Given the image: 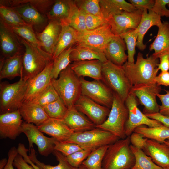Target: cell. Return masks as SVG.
<instances>
[{"instance_id": "cell-27", "label": "cell", "mask_w": 169, "mask_h": 169, "mask_svg": "<svg viewBox=\"0 0 169 169\" xmlns=\"http://www.w3.org/2000/svg\"><path fill=\"white\" fill-rule=\"evenodd\" d=\"M63 120L74 132H83L95 128V125L74 106L68 109Z\"/></svg>"}, {"instance_id": "cell-14", "label": "cell", "mask_w": 169, "mask_h": 169, "mask_svg": "<svg viewBox=\"0 0 169 169\" xmlns=\"http://www.w3.org/2000/svg\"><path fill=\"white\" fill-rule=\"evenodd\" d=\"M22 131L28 138L30 150L33 147V144H35L42 156H47L53 153L55 143L57 140L53 137H48L44 136L37 126L33 124L23 122Z\"/></svg>"}, {"instance_id": "cell-62", "label": "cell", "mask_w": 169, "mask_h": 169, "mask_svg": "<svg viewBox=\"0 0 169 169\" xmlns=\"http://www.w3.org/2000/svg\"><path fill=\"white\" fill-rule=\"evenodd\" d=\"M164 143L169 146V139L166 140Z\"/></svg>"}, {"instance_id": "cell-39", "label": "cell", "mask_w": 169, "mask_h": 169, "mask_svg": "<svg viewBox=\"0 0 169 169\" xmlns=\"http://www.w3.org/2000/svg\"><path fill=\"white\" fill-rule=\"evenodd\" d=\"M0 19L10 27L29 25L12 7L0 5Z\"/></svg>"}, {"instance_id": "cell-53", "label": "cell", "mask_w": 169, "mask_h": 169, "mask_svg": "<svg viewBox=\"0 0 169 169\" xmlns=\"http://www.w3.org/2000/svg\"><path fill=\"white\" fill-rule=\"evenodd\" d=\"M129 2L137 10L143 11L151 10L155 3L154 0H129Z\"/></svg>"}, {"instance_id": "cell-55", "label": "cell", "mask_w": 169, "mask_h": 169, "mask_svg": "<svg viewBox=\"0 0 169 169\" xmlns=\"http://www.w3.org/2000/svg\"><path fill=\"white\" fill-rule=\"evenodd\" d=\"M18 153L21 155L25 160L29 164L31 165L35 169H41L37 166L29 158L27 152L29 150L26 148L24 145L20 143L17 148Z\"/></svg>"}, {"instance_id": "cell-46", "label": "cell", "mask_w": 169, "mask_h": 169, "mask_svg": "<svg viewBox=\"0 0 169 169\" xmlns=\"http://www.w3.org/2000/svg\"><path fill=\"white\" fill-rule=\"evenodd\" d=\"M82 150L80 146L75 143L57 141L55 143L54 150L61 152L66 156Z\"/></svg>"}, {"instance_id": "cell-41", "label": "cell", "mask_w": 169, "mask_h": 169, "mask_svg": "<svg viewBox=\"0 0 169 169\" xmlns=\"http://www.w3.org/2000/svg\"><path fill=\"white\" fill-rule=\"evenodd\" d=\"M119 36L123 39L126 45L128 53L127 62L130 63H134V56L138 37L137 28L128 30Z\"/></svg>"}, {"instance_id": "cell-32", "label": "cell", "mask_w": 169, "mask_h": 169, "mask_svg": "<svg viewBox=\"0 0 169 169\" xmlns=\"http://www.w3.org/2000/svg\"><path fill=\"white\" fill-rule=\"evenodd\" d=\"M158 28L157 35L149 48L150 51H154L152 54L157 58L161 54L169 51V22L164 21Z\"/></svg>"}, {"instance_id": "cell-13", "label": "cell", "mask_w": 169, "mask_h": 169, "mask_svg": "<svg viewBox=\"0 0 169 169\" xmlns=\"http://www.w3.org/2000/svg\"><path fill=\"white\" fill-rule=\"evenodd\" d=\"M161 90V86L153 82L133 86L131 92L143 106V113L146 115L159 112L160 105L157 102L156 97Z\"/></svg>"}, {"instance_id": "cell-6", "label": "cell", "mask_w": 169, "mask_h": 169, "mask_svg": "<svg viewBox=\"0 0 169 169\" xmlns=\"http://www.w3.org/2000/svg\"><path fill=\"white\" fill-rule=\"evenodd\" d=\"M28 79L22 77L12 84H0V114L18 110L23 102Z\"/></svg>"}, {"instance_id": "cell-1", "label": "cell", "mask_w": 169, "mask_h": 169, "mask_svg": "<svg viewBox=\"0 0 169 169\" xmlns=\"http://www.w3.org/2000/svg\"><path fill=\"white\" fill-rule=\"evenodd\" d=\"M159 59L152 54L145 58L138 52L135 63L126 62L122 66L132 86L154 82L159 70Z\"/></svg>"}, {"instance_id": "cell-37", "label": "cell", "mask_w": 169, "mask_h": 169, "mask_svg": "<svg viewBox=\"0 0 169 169\" xmlns=\"http://www.w3.org/2000/svg\"><path fill=\"white\" fill-rule=\"evenodd\" d=\"M71 10L67 23L80 33L87 30L85 23V15L78 8L74 0H70Z\"/></svg>"}, {"instance_id": "cell-18", "label": "cell", "mask_w": 169, "mask_h": 169, "mask_svg": "<svg viewBox=\"0 0 169 169\" xmlns=\"http://www.w3.org/2000/svg\"><path fill=\"white\" fill-rule=\"evenodd\" d=\"M22 118L18 110L0 114L1 138L15 139L22 133Z\"/></svg>"}, {"instance_id": "cell-45", "label": "cell", "mask_w": 169, "mask_h": 169, "mask_svg": "<svg viewBox=\"0 0 169 169\" xmlns=\"http://www.w3.org/2000/svg\"><path fill=\"white\" fill-rule=\"evenodd\" d=\"M74 1L78 8L84 13L104 17L100 5V0Z\"/></svg>"}, {"instance_id": "cell-61", "label": "cell", "mask_w": 169, "mask_h": 169, "mask_svg": "<svg viewBox=\"0 0 169 169\" xmlns=\"http://www.w3.org/2000/svg\"><path fill=\"white\" fill-rule=\"evenodd\" d=\"M79 169H87V168L83 165L81 164L79 167Z\"/></svg>"}, {"instance_id": "cell-40", "label": "cell", "mask_w": 169, "mask_h": 169, "mask_svg": "<svg viewBox=\"0 0 169 169\" xmlns=\"http://www.w3.org/2000/svg\"><path fill=\"white\" fill-rule=\"evenodd\" d=\"M109 146H104L92 151L82 164L87 169H102L103 160Z\"/></svg>"}, {"instance_id": "cell-60", "label": "cell", "mask_w": 169, "mask_h": 169, "mask_svg": "<svg viewBox=\"0 0 169 169\" xmlns=\"http://www.w3.org/2000/svg\"><path fill=\"white\" fill-rule=\"evenodd\" d=\"M8 161V160L6 158H3L0 160V169H3L6 165Z\"/></svg>"}, {"instance_id": "cell-24", "label": "cell", "mask_w": 169, "mask_h": 169, "mask_svg": "<svg viewBox=\"0 0 169 169\" xmlns=\"http://www.w3.org/2000/svg\"><path fill=\"white\" fill-rule=\"evenodd\" d=\"M103 63L97 59L74 61L70 67L79 78L88 77L94 80H102Z\"/></svg>"}, {"instance_id": "cell-47", "label": "cell", "mask_w": 169, "mask_h": 169, "mask_svg": "<svg viewBox=\"0 0 169 169\" xmlns=\"http://www.w3.org/2000/svg\"><path fill=\"white\" fill-rule=\"evenodd\" d=\"M92 151L83 149L66 156V159L72 166L79 168Z\"/></svg>"}, {"instance_id": "cell-38", "label": "cell", "mask_w": 169, "mask_h": 169, "mask_svg": "<svg viewBox=\"0 0 169 169\" xmlns=\"http://www.w3.org/2000/svg\"><path fill=\"white\" fill-rule=\"evenodd\" d=\"M72 46L66 49L54 59L51 74L52 79H57L60 72L70 64V54L74 48Z\"/></svg>"}, {"instance_id": "cell-43", "label": "cell", "mask_w": 169, "mask_h": 169, "mask_svg": "<svg viewBox=\"0 0 169 169\" xmlns=\"http://www.w3.org/2000/svg\"><path fill=\"white\" fill-rule=\"evenodd\" d=\"M10 27L18 36L27 42L33 45L41 47V43L38 39L36 33L31 25H27Z\"/></svg>"}, {"instance_id": "cell-22", "label": "cell", "mask_w": 169, "mask_h": 169, "mask_svg": "<svg viewBox=\"0 0 169 169\" xmlns=\"http://www.w3.org/2000/svg\"><path fill=\"white\" fill-rule=\"evenodd\" d=\"M125 44L119 35H115L108 43L104 51L107 60L114 64L122 66L127 61L128 55Z\"/></svg>"}, {"instance_id": "cell-19", "label": "cell", "mask_w": 169, "mask_h": 169, "mask_svg": "<svg viewBox=\"0 0 169 169\" xmlns=\"http://www.w3.org/2000/svg\"><path fill=\"white\" fill-rule=\"evenodd\" d=\"M53 64V61L40 73L28 79L23 102L32 101L51 83Z\"/></svg>"}, {"instance_id": "cell-28", "label": "cell", "mask_w": 169, "mask_h": 169, "mask_svg": "<svg viewBox=\"0 0 169 169\" xmlns=\"http://www.w3.org/2000/svg\"><path fill=\"white\" fill-rule=\"evenodd\" d=\"M161 17L151 10H145L143 12L141 19L137 28L138 37L136 46L139 49L143 51L146 45L143 43L144 37L148 30L152 27H159L162 24Z\"/></svg>"}, {"instance_id": "cell-23", "label": "cell", "mask_w": 169, "mask_h": 169, "mask_svg": "<svg viewBox=\"0 0 169 169\" xmlns=\"http://www.w3.org/2000/svg\"><path fill=\"white\" fill-rule=\"evenodd\" d=\"M143 151L157 165L169 168V146L165 143L148 139Z\"/></svg>"}, {"instance_id": "cell-11", "label": "cell", "mask_w": 169, "mask_h": 169, "mask_svg": "<svg viewBox=\"0 0 169 169\" xmlns=\"http://www.w3.org/2000/svg\"><path fill=\"white\" fill-rule=\"evenodd\" d=\"M107 23L95 29L80 33L76 45L87 47L104 52L108 43L115 36Z\"/></svg>"}, {"instance_id": "cell-49", "label": "cell", "mask_w": 169, "mask_h": 169, "mask_svg": "<svg viewBox=\"0 0 169 169\" xmlns=\"http://www.w3.org/2000/svg\"><path fill=\"white\" fill-rule=\"evenodd\" d=\"M55 0H27V2L42 14L47 16Z\"/></svg>"}, {"instance_id": "cell-25", "label": "cell", "mask_w": 169, "mask_h": 169, "mask_svg": "<svg viewBox=\"0 0 169 169\" xmlns=\"http://www.w3.org/2000/svg\"><path fill=\"white\" fill-rule=\"evenodd\" d=\"M24 54V53H23ZM19 54L13 57L0 59V79H12L22 76L23 54Z\"/></svg>"}, {"instance_id": "cell-64", "label": "cell", "mask_w": 169, "mask_h": 169, "mask_svg": "<svg viewBox=\"0 0 169 169\" xmlns=\"http://www.w3.org/2000/svg\"><path fill=\"white\" fill-rule=\"evenodd\" d=\"M168 7H169V3L167 5Z\"/></svg>"}, {"instance_id": "cell-7", "label": "cell", "mask_w": 169, "mask_h": 169, "mask_svg": "<svg viewBox=\"0 0 169 169\" xmlns=\"http://www.w3.org/2000/svg\"><path fill=\"white\" fill-rule=\"evenodd\" d=\"M113 99L111 107L105 121L102 124L95 126L112 133L119 139L126 136L125 126L128 117V112L125 102L113 92Z\"/></svg>"}, {"instance_id": "cell-57", "label": "cell", "mask_w": 169, "mask_h": 169, "mask_svg": "<svg viewBox=\"0 0 169 169\" xmlns=\"http://www.w3.org/2000/svg\"><path fill=\"white\" fill-rule=\"evenodd\" d=\"M154 82L160 86L169 87V71H161L156 77Z\"/></svg>"}, {"instance_id": "cell-56", "label": "cell", "mask_w": 169, "mask_h": 169, "mask_svg": "<svg viewBox=\"0 0 169 169\" xmlns=\"http://www.w3.org/2000/svg\"><path fill=\"white\" fill-rule=\"evenodd\" d=\"M13 165L17 169H35L31 165H29L18 153L14 159Z\"/></svg>"}, {"instance_id": "cell-29", "label": "cell", "mask_w": 169, "mask_h": 169, "mask_svg": "<svg viewBox=\"0 0 169 169\" xmlns=\"http://www.w3.org/2000/svg\"><path fill=\"white\" fill-rule=\"evenodd\" d=\"M62 28L53 54L54 59L64 50L76 44L79 32L65 23H61Z\"/></svg>"}, {"instance_id": "cell-58", "label": "cell", "mask_w": 169, "mask_h": 169, "mask_svg": "<svg viewBox=\"0 0 169 169\" xmlns=\"http://www.w3.org/2000/svg\"><path fill=\"white\" fill-rule=\"evenodd\" d=\"M18 154L17 148L13 146L10 148L8 153L7 162L3 169H14L13 162L15 157Z\"/></svg>"}, {"instance_id": "cell-31", "label": "cell", "mask_w": 169, "mask_h": 169, "mask_svg": "<svg viewBox=\"0 0 169 169\" xmlns=\"http://www.w3.org/2000/svg\"><path fill=\"white\" fill-rule=\"evenodd\" d=\"M71 62L98 60L103 63L107 61L104 52L84 46L76 45L70 54Z\"/></svg>"}, {"instance_id": "cell-20", "label": "cell", "mask_w": 169, "mask_h": 169, "mask_svg": "<svg viewBox=\"0 0 169 169\" xmlns=\"http://www.w3.org/2000/svg\"><path fill=\"white\" fill-rule=\"evenodd\" d=\"M61 28L60 22L49 20L47 25L41 32L36 33L42 48L53 56Z\"/></svg>"}, {"instance_id": "cell-21", "label": "cell", "mask_w": 169, "mask_h": 169, "mask_svg": "<svg viewBox=\"0 0 169 169\" xmlns=\"http://www.w3.org/2000/svg\"><path fill=\"white\" fill-rule=\"evenodd\" d=\"M37 127L42 132L60 142L66 141L74 132L66 125L63 119L49 118Z\"/></svg>"}, {"instance_id": "cell-42", "label": "cell", "mask_w": 169, "mask_h": 169, "mask_svg": "<svg viewBox=\"0 0 169 169\" xmlns=\"http://www.w3.org/2000/svg\"><path fill=\"white\" fill-rule=\"evenodd\" d=\"M44 108L49 118L61 119H64L68 109L60 97Z\"/></svg>"}, {"instance_id": "cell-3", "label": "cell", "mask_w": 169, "mask_h": 169, "mask_svg": "<svg viewBox=\"0 0 169 169\" xmlns=\"http://www.w3.org/2000/svg\"><path fill=\"white\" fill-rule=\"evenodd\" d=\"M51 83L68 109L74 105L81 95L80 78L72 69L70 64L60 72L58 78L52 79Z\"/></svg>"}, {"instance_id": "cell-16", "label": "cell", "mask_w": 169, "mask_h": 169, "mask_svg": "<svg viewBox=\"0 0 169 169\" xmlns=\"http://www.w3.org/2000/svg\"><path fill=\"white\" fill-rule=\"evenodd\" d=\"M79 112L86 115L95 126L103 123L107 119L110 109L81 95L74 105Z\"/></svg>"}, {"instance_id": "cell-52", "label": "cell", "mask_w": 169, "mask_h": 169, "mask_svg": "<svg viewBox=\"0 0 169 169\" xmlns=\"http://www.w3.org/2000/svg\"><path fill=\"white\" fill-rule=\"evenodd\" d=\"M166 93L164 94H158L157 97L161 103L160 105L159 112L161 115L169 117V91L165 90Z\"/></svg>"}, {"instance_id": "cell-36", "label": "cell", "mask_w": 169, "mask_h": 169, "mask_svg": "<svg viewBox=\"0 0 169 169\" xmlns=\"http://www.w3.org/2000/svg\"><path fill=\"white\" fill-rule=\"evenodd\" d=\"M130 148L135 157L134 164L130 169H161L162 168L155 164L143 150L135 147L131 144Z\"/></svg>"}, {"instance_id": "cell-48", "label": "cell", "mask_w": 169, "mask_h": 169, "mask_svg": "<svg viewBox=\"0 0 169 169\" xmlns=\"http://www.w3.org/2000/svg\"><path fill=\"white\" fill-rule=\"evenodd\" d=\"M85 23L87 30L97 28L108 23V20L104 17L85 14Z\"/></svg>"}, {"instance_id": "cell-54", "label": "cell", "mask_w": 169, "mask_h": 169, "mask_svg": "<svg viewBox=\"0 0 169 169\" xmlns=\"http://www.w3.org/2000/svg\"><path fill=\"white\" fill-rule=\"evenodd\" d=\"M158 69L161 71H169V51L164 52L159 55Z\"/></svg>"}, {"instance_id": "cell-12", "label": "cell", "mask_w": 169, "mask_h": 169, "mask_svg": "<svg viewBox=\"0 0 169 169\" xmlns=\"http://www.w3.org/2000/svg\"><path fill=\"white\" fill-rule=\"evenodd\" d=\"M9 4L26 23L33 27L36 33L41 32L47 25L49 20L47 17L32 6L27 0H9Z\"/></svg>"}, {"instance_id": "cell-4", "label": "cell", "mask_w": 169, "mask_h": 169, "mask_svg": "<svg viewBox=\"0 0 169 169\" xmlns=\"http://www.w3.org/2000/svg\"><path fill=\"white\" fill-rule=\"evenodd\" d=\"M130 143L129 136L109 145L103 160L102 169H130L135 162Z\"/></svg>"}, {"instance_id": "cell-15", "label": "cell", "mask_w": 169, "mask_h": 169, "mask_svg": "<svg viewBox=\"0 0 169 169\" xmlns=\"http://www.w3.org/2000/svg\"><path fill=\"white\" fill-rule=\"evenodd\" d=\"M0 42L2 58H7L24 53V47L19 36L1 19Z\"/></svg>"}, {"instance_id": "cell-44", "label": "cell", "mask_w": 169, "mask_h": 169, "mask_svg": "<svg viewBox=\"0 0 169 169\" xmlns=\"http://www.w3.org/2000/svg\"><path fill=\"white\" fill-rule=\"evenodd\" d=\"M59 98L58 93L51 83L31 101L43 107L56 100Z\"/></svg>"}, {"instance_id": "cell-2", "label": "cell", "mask_w": 169, "mask_h": 169, "mask_svg": "<svg viewBox=\"0 0 169 169\" xmlns=\"http://www.w3.org/2000/svg\"><path fill=\"white\" fill-rule=\"evenodd\" d=\"M19 37L24 47L22 77L29 79L40 73L52 63L53 56L41 47L33 45Z\"/></svg>"}, {"instance_id": "cell-51", "label": "cell", "mask_w": 169, "mask_h": 169, "mask_svg": "<svg viewBox=\"0 0 169 169\" xmlns=\"http://www.w3.org/2000/svg\"><path fill=\"white\" fill-rule=\"evenodd\" d=\"M131 145L137 148L143 150L146 146L148 139L145 138L141 134L133 132L129 136Z\"/></svg>"}, {"instance_id": "cell-30", "label": "cell", "mask_w": 169, "mask_h": 169, "mask_svg": "<svg viewBox=\"0 0 169 169\" xmlns=\"http://www.w3.org/2000/svg\"><path fill=\"white\" fill-rule=\"evenodd\" d=\"M100 3L103 15L107 19L110 15L137 10L131 4L124 0H100Z\"/></svg>"}, {"instance_id": "cell-17", "label": "cell", "mask_w": 169, "mask_h": 169, "mask_svg": "<svg viewBox=\"0 0 169 169\" xmlns=\"http://www.w3.org/2000/svg\"><path fill=\"white\" fill-rule=\"evenodd\" d=\"M143 12L137 10L109 16L108 22L112 33L115 35H120L128 30L136 29L141 19Z\"/></svg>"}, {"instance_id": "cell-63", "label": "cell", "mask_w": 169, "mask_h": 169, "mask_svg": "<svg viewBox=\"0 0 169 169\" xmlns=\"http://www.w3.org/2000/svg\"><path fill=\"white\" fill-rule=\"evenodd\" d=\"M161 169H169V168H162Z\"/></svg>"}, {"instance_id": "cell-26", "label": "cell", "mask_w": 169, "mask_h": 169, "mask_svg": "<svg viewBox=\"0 0 169 169\" xmlns=\"http://www.w3.org/2000/svg\"><path fill=\"white\" fill-rule=\"evenodd\" d=\"M18 110L25 122L34 124L37 126L49 118L44 107L31 101L23 102Z\"/></svg>"}, {"instance_id": "cell-8", "label": "cell", "mask_w": 169, "mask_h": 169, "mask_svg": "<svg viewBox=\"0 0 169 169\" xmlns=\"http://www.w3.org/2000/svg\"><path fill=\"white\" fill-rule=\"evenodd\" d=\"M119 139L109 131L95 127L83 132H74L65 142L76 143L83 149L92 151L103 146L110 145Z\"/></svg>"}, {"instance_id": "cell-59", "label": "cell", "mask_w": 169, "mask_h": 169, "mask_svg": "<svg viewBox=\"0 0 169 169\" xmlns=\"http://www.w3.org/2000/svg\"><path fill=\"white\" fill-rule=\"evenodd\" d=\"M145 115L149 118L158 121L164 125L169 127V117L161 115L159 112Z\"/></svg>"}, {"instance_id": "cell-10", "label": "cell", "mask_w": 169, "mask_h": 169, "mask_svg": "<svg viewBox=\"0 0 169 169\" xmlns=\"http://www.w3.org/2000/svg\"><path fill=\"white\" fill-rule=\"evenodd\" d=\"M81 95L102 105L111 108L113 99L111 90L101 80L90 81L80 77Z\"/></svg>"}, {"instance_id": "cell-33", "label": "cell", "mask_w": 169, "mask_h": 169, "mask_svg": "<svg viewBox=\"0 0 169 169\" xmlns=\"http://www.w3.org/2000/svg\"><path fill=\"white\" fill-rule=\"evenodd\" d=\"M70 10V0H55L47 17L49 20L67 23Z\"/></svg>"}, {"instance_id": "cell-34", "label": "cell", "mask_w": 169, "mask_h": 169, "mask_svg": "<svg viewBox=\"0 0 169 169\" xmlns=\"http://www.w3.org/2000/svg\"><path fill=\"white\" fill-rule=\"evenodd\" d=\"M133 132L139 133L145 138L164 143L169 139V127L164 125L153 127L140 126L135 129Z\"/></svg>"}, {"instance_id": "cell-5", "label": "cell", "mask_w": 169, "mask_h": 169, "mask_svg": "<svg viewBox=\"0 0 169 169\" xmlns=\"http://www.w3.org/2000/svg\"><path fill=\"white\" fill-rule=\"evenodd\" d=\"M101 81L125 102L132 86L122 66L107 60L103 63Z\"/></svg>"}, {"instance_id": "cell-50", "label": "cell", "mask_w": 169, "mask_h": 169, "mask_svg": "<svg viewBox=\"0 0 169 169\" xmlns=\"http://www.w3.org/2000/svg\"><path fill=\"white\" fill-rule=\"evenodd\" d=\"M169 3V0H155L151 10L160 17L169 18V9L166 6Z\"/></svg>"}, {"instance_id": "cell-9", "label": "cell", "mask_w": 169, "mask_h": 169, "mask_svg": "<svg viewBox=\"0 0 169 169\" xmlns=\"http://www.w3.org/2000/svg\"><path fill=\"white\" fill-rule=\"evenodd\" d=\"M139 102L136 97L131 91L125 101L128 112L125 126L127 136H130L135 129L140 126L146 125L153 127L163 125L159 121L149 118L141 112L138 107Z\"/></svg>"}, {"instance_id": "cell-35", "label": "cell", "mask_w": 169, "mask_h": 169, "mask_svg": "<svg viewBox=\"0 0 169 169\" xmlns=\"http://www.w3.org/2000/svg\"><path fill=\"white\" fill-rule=\"evenodd\" d=\"M30 151V152L28 156L29 158L41 169H79V168L74 167L71 165L67 161L66 156L58 151L54 150L53 153L55 156L58 164L56 166H52L46 164L39 161L37 158L36 151L33 147Z\"/></svg>"}]
</instances>
